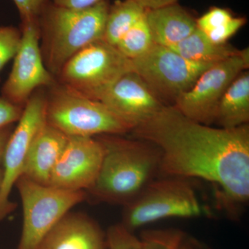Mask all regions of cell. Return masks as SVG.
Masks as SVG:
<instances>
[{
  "mask_svg": "<svg viewBox=\"0 0 249 249\" xmlns=\"http://www.w3.org/2000/svg\"><path fill=\"white\" fill-rule=\"evenodd\" d=\"M129 71H133L130 59L114 46L100 40L73 55L55 78L60 84L98 101L116 80Z\"/></svg>",
  "mask_w": 249,
  "mask_h": 249,
  "instance_id": "cell-7",
  "label": "cell"
},
{
  "mask_svg": "<svg viewBox=\"0 0 249 249\" xmlns=\"http://www.w3.org/2000/svg\"><path fill=\"white\" fill-rule=\"evenodd\" d=\"M183 58L196 63L214 65L240 53L231 45H217L196 29L178 45L170 47Z\"/></svg>",
  "mask_w": 249,
  "mask_h": 249,
  "instance_id": "cell-18",
  "label": "cell"
},
{
  "mask_svg": "<svg viewBox=\"0 0 249 249\" xmlns=\"http://www.w3.org/2000/svg\"><path fill=\"white\" fill-rule=\"evenodd\" d=\"M145 19L154 43L169 48L196 29V19L178 3L146 9Z\"/></svg>",
  "mask_w": 249,
  "mask_h": 249,
  "instance_id": "cell-16",
  "label": "cell"
},
{
  "mask_svg": "<svg viewBox=\"0 0 249 249\" xmlns=\"http://www.w3.org/2000/svg\"><path fill=\"white\" fill-rule=\"evenodd\" d=\"M36 249H107L106 233L88 214L70 211L47 232Z\"/></svg>",
  "mask_w": 249,
  "mask_h": 249,
  "instance_id": "cell-14",
  "label": "cell"
},
{
  "mask_svg": "<svg viewBox=\"0 0 249 249\" xmlns=\"http://www.w3.org/2000/svg\"><path fill=\"white\" fill-rule=\"evenodd\" d=\"M46 122L67 137L124 135L133 127L101 101L60 84L48 88Z\"/></svg>",
  "mask_w": 249,
  "mask_h": 249,
  "instance_id": "cell-4",
  "label": "cell"
},
{
  "mask_svg": "<svg viewBox=\"0 0 249 249\" xmlns=\"http://www.w3.org/2000/svg\"><path fill=\"white\" fill-rule=\"evenodd\" d=\"M231 11L220 7H212L206 14L196 19V28L204 34L217 30L233 18Z\"/></svg>",
  "mask_w": 249,
  "mask_h": 249,
  "instance_id": "cell-24",
  "label": "cell"
},
{
  "mask_svg": "<svg viewBox=\"0 0 249 249\" xmlns=\"http://www.w3.org/2000/svg\"><path fill=\"white\" fill-rule=\"evenodd\" d=\"M145 11L132 0H118L110 4L102 40L116 47L123 36L145 15Z\"/></svg>",
  "mask_w": 249,
  "mask_h": 249,
  "instance_id": "cell-19",
  "label": "cell"
},
{
  "mask_svg": "<svg viewBox=\"0 0 249 249\" xmlns=\"http://www.w3.org/2000/svg\"><path fill=\"white\" fill-rule=\"evenodd\" d=\"M21 40V29L13 26L0 27V74L6 64L16 56L20 47Z\"/></svg>",
  "mask_w": 249,
  "mask_h": 249,
  "instance_id": "cell-22",
  "label": "cell"
},
{
  "mask_svg": "<svg viewBox=\"0 0 249 249\" xmlns=\"http://www.w3.org/2000/svg\"><path fill=\"white\" fill-rule=\"evenodd\" d=\"M22 40L1 96L10 102L24 107L36 90L49 88L56 78L46 67L40 45L38 21L22 22Z\"/></svg>",
  "mask_w": 249,
  "mask_h": 249,
  "instance_id": "cell-11",
  "label": "cell"
},
{
  "mask_svg": "<svg viewBox=\"0 0 249 249\" xmlns=\"http://www.w3.org/2000/svg\"><path fill=\"white\" fill-rule=\"evenodd\" d=\"M106 240L107 249H144L140 238L121 223L108 229Z\"/></svg>",
  "mask_w": 249,
  "mask_h": 249,
  "instance_id": "cell-23",
  "label": "cell"
},
{
  "mask_svg": "<svg viewBox=\"0 0 249 249\" xmlns=\"http://www.w3.org/2000/svg\"><path fill=\"white\" fill-rule=\"evenodd\" d=\"M249 73H240L223 95L216 111L214 124L225 129L249 124Z\"/></svg>",
  "mask_w": 249,
  "mask_h": 249,
  "instance_id": "cell-17",
  "label": "cell"
},
{
  "mask_svg": "<svg viewBox=\"0 0 249 249\" xmlns=\"http://www.w3.org/2000/svg\"><path fill=\"white\" fill-rule=\"evenodd\" d=\"M249 66V50L214 64L198 78L191 89L178 96L173 106L192 120L211 125L219 101L232 82Z\"/></svg>",
  "mask_w": 249,
  "mask_h": 249,
  "instance_id": "cell-10",
  "label": "cell"
},
{
  "mask_svg": "<svg viewBox=\"0 0 249 249\" xmlns=\"http://www.w3.org/2000/svg\"><path fill=\"white\" fill-rule=\"evenodd\" d=\"M24 107L0 96V129L11 125L20 119Z\"/></svg>",
  "mask_w": 249,
  "mask_h": 249,
  "instance_id": "cell-27",
  "label": "cell"
},
{
  "mask_svg": "<svg viewBox=\"0 0 249 249\" xmlns=\"http://www.w3.org/2000/svg\"><path fill=\"white\" fill-rule=\"evenodd\" d=\"M131 61L132 71L163 104V101L174 103L191 89L203 72L213 65L190 61L169 47L155 44L146 53Z\"/></svg>",
  "mask_w": 249,
  "mask_h": 249,
  "instance_id": "cell-8",
  "label": "cell"
},
{
  "mask_svg": "<svg viewBox=\"0 0 249 249\" xmlns=\"http://www.w3.org/2000/svg\"><path fill=\"white\" fill-rule=\"evenodd\" d=\"M132 132L160 149L162 175L211 183L218 203L230 214L248 202V124L213 127L186 117L173 106H164Z\"/></svg>",
  "mask_w": 249,
  "mask_h": 249,
  "instance_id": "cell-1",
  "label": "cell"
},
{
  "mask_svg": "<svg viewBox=\"0 0 249 249\" xmlns=\"http://www.w3.org/2000/svg\"><path fill=\"white\" fill-rule=\"evenodd\" d=\"M68 137L46 122L31 142L22 176L49 186L52 172L66 146Z\"/></svg>",
  "mask_w": 249,
  "mask_h": 249,
  "instance_id": "cell-15",
  "label": "cell"
},
{
  "mask_svg": "<svg viewBox=\"0 0 249 249\" xmlns=\"http://www.w3.org/2000/svg\"><path fill=\"white\" fill-rule=\"evenodd\" d=\"M155 45L145 15L132 26L116 45L121 53L130 60L139 58Z\"/></svg>",
  "mask_w": 249,
  "mask_h": 249,
  "instance_id": "cell-21",
  "label": "cell"
},
{
  "mask_svg": "<svg viewBox=\"0 0 249 249\" xmlns=\"http://www.w3.org/2000/svg\"><path fill=\"white\" fill-rule=\"evenodd\" d=\"M165 177L156 178L124 206L121 224L131 231L166 218H192L209 214L186 178Z\"/></svg>",
  "mask_w": 249,
  "mask_h": 249,
  "instance_id": "cell-5",
  "label": "cell"
},
{
  "mask_svg": "<svg viewBox=\"0 0 249 249\" xmlns=\"http://www.w3.org/2000/svg\"><path fill=\"white\" fill-rule=\"evenodd\" d=\"M107 0L85 9L62 7L49 1L39 16L41 53L55 78L87 46L102 40L109 11Z\"/></svg>",
  "mask_w": 249,
  "mask_h": 249,
  "instance_id": "cell-3",
  "label": "cell"
},
{
  "mask_svg": "<svg viewBox=\"0 0 249 249\" xmlns=\"http://www.w3.org/2000/svg\"><path fill=\"white\" fill-rule=\"evenodd\" d=\"M19 11L22 22L37 20L49 0H13Z\"/></svg>",
  "mask_w": 249,
  "mask_h": 249,
  "instance_id": "cell-26",
  "label": "cell"
},
{
  "mask_svg": "<svg viewBox=\"0 0 249 249\" xmlns=\"http://www.w3.org/2000/svg\"><path fill=\"white\" fill-rule=\"evenodd\" d=\"M145 9H154L178 3V0H132Z\"/></svg>",
  "mask_w": 249,
  "mask_h": 249,
  "instance_id": "cell-29",
  "label": "cell"
},
{
  "mask_svg": "<svg viewBox=\"0 0 249 249\" xmlns=\"http://www.w3.org/2000/svg\"><path fill=\"white\" fill-rule=\"evenodd\" d=\"M46 104L45 88L36 90L24 106L22 116L5 147L0 188V222L16 209V204L10 196L18 180L22 176L31 142L46 124Z\"/></svg>",
  "mask_w": 249,
  "mask_h": 249,
  "instance_id": "cell-9",
  "label": "cell"
},
{
  "mask_svg": "<svg viewBox=\"0 0 249 249\" xmlns=\"http://www.w3.org/2000/svg\"><path fill=\"white\" fill-rule=\"evenodd\" d=\"M13 129L14 128L12 127V124L7 126V127H5L4 128L0 129V166L2 165L3 156H4L5 147H6L10 136L12 133Z\"/></svg>",
  "mask_w": 249,
  "mask_h": 249,
  "instance_id": "cell-30",
  "label": "cell"
},
{
  "mask_svg": "<svg viewBox=\"0 0 249 249\" xmlns=\"http://www.w3.org/2000/svg\"><path fill=\"white\" fill-rule=\"evenodd\" d=\"M103 157V145L96 137H69L52 172L49 186L88 191L97 178Z\"/></svg>",
  "mask_w": 249,
  "mask_h": 249,
  "instance_id": "cell-12",
  "label": "cell"
},
{
  "mask_svg": "<svg viewBox=\"0 0 249 249\" xmlns=\"http://www.w3.org/2000/svg\"><path fill=\"white\" fill-rule=\"evenodd\" d=\"M96 137L103 147L102 163L87 194L101 202L124 206L160 173V149L145 141L124 135Z\"/></svg>",
  "mask_w": 249,
  "mask_h": 249,
  "instance_id": "cell-2",
  "label": "cell"
},
{
  "mask_svg": "<svg viewBox=\"0 0 249 249\" xmlns=\"http://www.w3.org/2000/svg\"><path fill=\"white\" fill-rule=\"evenodd\" d=\"M140 240L144 249H209L195 237L179 229H149Z\"/></svg>",
  "mask_w": 249,
  "mask_h": 249,
  "instance_id": "cell-20",
  "label": "cell"
},
{
  "mask_svg": "<svg viewBox=\"0 0 249 249\" xmlns=\"http://www.w3.org/2000/svg\"><path fill=\"white\" fill-rule=\"evenodd\" d=\"M98 101L106 105L133 129L166 106L134 71L121 76Z\"/></svg>",
  "mask_w": 249,
  "mask_h": 249,
  "instance_id": "cell-13",
  "label": "cell"
},
{
  "mask_svg": "<svg viewBox=\"0 0 249 249\" xmlns=\"http://www.w3.org/2000/svg\"><path fill=\"white\" fill-rule=\"evenodd\" d=\"M49 1L62 7L71 9H85L91 7L105 0H49Z\"/></svg>",
  "mask_w": 249,
  "mask_h": 249,
  "instance_id": "cell-28",
  "label": "cell"
},
{
  "mask_svg": "<svg viewBox=\"0 0 249 249\" xmlns=\"http://www.w3.org/2000/svg\"><path fill=\"white\" fill-rule=\"evenodd\" d=\"M247 19L244 17H235L227 24L217 30L205 34L211 42L217 45H224L241 28L245 25Z\"/></svg>",
  "mask_w": 249,
  "mask_h": 249,
  "instance_id": "cell-25",
  "label": "cell"
},
{
  "mask_svg": "<svg viewBox=\"0 0 249 249\" xmlns=\"http://www.w3.org/2000/svg\"><path fill=\"white\" fill-rule=\"evenodd\" d=\"M22 201L23 221L17 249H36L47 232L88 197L86 191L40 184L20 177L16 183Z\"/></svg>",
  "mask_w": 249,
  "mask_h": 249,
  "instance_id": "cell-6",
  "label": "cell"
}]
</instances>
